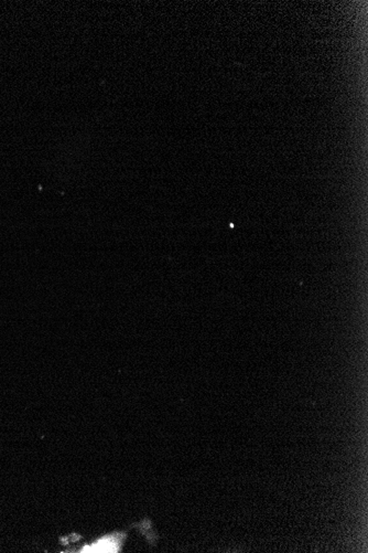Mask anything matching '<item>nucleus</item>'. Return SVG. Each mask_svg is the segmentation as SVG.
<instances>
[{"mask_svg":"<svg viewBox=\"0 0 368 553\" xmlns=\"http://www.w3.org/2000/svg\"><path fill=\"white\" fill-rule=\"evenodd\" d=\"M125 532H116V534H108L104 536L100 539L95 541L89 545L85 547L80 550V552H89V553H113L119 552L122 550V543L125 540Z\"/></svg>","mask_w":368,"mask_h":553,"instance_id":"nucleus-1","label":"nucleus"}]
</instances>
